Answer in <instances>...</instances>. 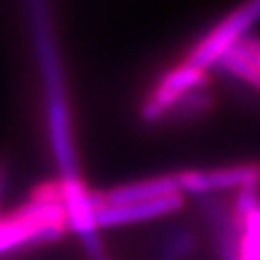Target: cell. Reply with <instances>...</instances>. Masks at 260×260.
<instances>
[{"label":"cell","instance_id":"6da1fadb","mask_svg":"<svg viewBox=\"0 0 260 260\" xmlns=\"http://www.w3.org/2000/svg\"><path fill=\"white\" fill-rule=\"evenodd\" d=\"M29 20H31L38 61H40L42 74H44L49 138L53 145L54 157L60 167V183H81L80 175H78V161L73 143L67 94H65L63 69H61V60L53 27V15H51L49 6L45 2H31L29 4Z\"/></svg>","mask_w":260,"mask_h":260},{"label":"cell","instance_id":"7a4b0ae2","mask_svg":"<svg viewBox=\"0 0 260 260\" xmlns=\"http://www.w3.org/2000/svg\"><path fill=\"white\" fill-rule=\"evenodd\" d=\"M67 222L63 204L49 203L32 193L29 203L0 219V253L53 242L65 233Z\"/></svg>","mask_w":260,"mask_h":260},{"label":"cell","instance_id":"3957f363","mask_svg":"<svg viewBox=\"0 0 260 260\" xmlns=\"http://www.w3.org/2000/svg\"><path fill=\"white\" fill-rule=\"evenodd\" d=\"M258 18H260V2H251V4H246L242 8L235 9L210 35H206L199 44L195 45L193 51L188 56L186 63L203 71H206V67L215 65L233 45L242 40L246 31Z\"/></svg>","mask_w":260,"mask_h":260},{"label":"cell","instance_id":"277c9868","mask_svg":"<svg viewBox=\"0 0 260 260\" xmlns=\"http://www.w3.org/2000/svg\"><path fill=\"white\" fill-rule=\"evenodd\" d=\"M208 74L206 71L197 69L193 65L184 63L177 69L170 71L167 76L159 81V87L152 98L143 107V119L146 123H155L165 116L170 114L175 103L195 89H206Z\"/></svg>","mask_w":260,"mask_h":260},{"label":"cell","instance_id":"5b68a950","mask_svg":"<svg viewBox=\"0 0 260 260\" xmlns=\"http://www.w3.org/2000/svg\"><path fill=\"white\" fill-rule=\"evenodd\" d=\"M179 191H188L193 195H208L215 190L228 188L258 186L260 165H239V167L217 168V170H188L175 174Z\"/></svg>","mask_w":260,"mask_h":260},{"label":"cell","instance_id":"8992f818","mask_svg":"<svg viewBox=\"0 0 260 260\" xmlns=\"http://www.w3.org/2000/svg\"><path fill=\"white\" fill-rule=\"evenodd\" d=\"M183 208V195L175 193L162 197V199L148 201V203L128 204V206H107L96 213L98 228L107 226H119V224L139 222V220H148L154 217H161L177 211Z\"/></svg>","mask_w":260,"mask_h":260},{"label":"cell","instance_id":"52a82bcc","mask_svg":"<svg viewBox=\"0 0 260 260\" xmlns=\"http://www.w3.org/2000/svg\"><path fill=\"white\" fill-rule=\"evenodd\" d=\"M175 193H181L175 175H167V177L146 179V181H138V183L118 186L110 190L109 193H105V197L107 206H128V204L162 199V197Z\"/></svg>","mask_w":260,"mask_h":260},{"label":"cell","instance_id":"ba28073f","mask_svg":"<svg viewBox=\"0 0 260 260\" xmlns=\"http://www.w3.org/2000/svg\"><path fill=\"white\" fill-rule=\"evenodd\" d=\"M220 71L233 76L240 78V80L248 81L253 87L260 89V71L255 63V56H253V47L249 37H244L239 44L233 45L222 58L215 63Z\"/></svg>","mask_w":260,"mask_h":260},{"label":"cell","instance_id":"9c48e42d","mask_svg":"<svg viewBox=\"0 0 260 260\" xmlns=\"http://www.w3.org/2000/svg\"><path fill=\"white\" fill-rule=\"evenodd\" d=\"M213 107V98L206 92V89H195L184 94L181 100L174 105L170 110V116L174 119H188L201 116V114L208 112Z\"/></svg>","mask_w":260,"mask_h":260},{"label":"cell","instance_id":"30bf717a","mask_svg":"<svg viewBox=\"0 0 260 260\" xmlns=\"http://www.w3.org/2000/svg\"><path fill=\"white\" fill-rule=\"evenodd\" d=\"M195 248V237L190 232H177L167 240L159 260H184Z\"/></svg>","mask_w":260,"mask_h":260},{"label":"cell","instance_id":"8fae6325","mask_svg":"<svg viewBox=\"0 0 260 260\" xmlns=\"http://www.w3.org/2000/svg\"><path fill=\"white\" fill-rule=\"evenodd\" d=\"M249 40H251V47H253V56H255V63H256V67H258V71H260V40H258V38H253V37H249Z\"/></svg>","mask_w":260,"mask_h":260},{"label":"cell","instance_id":"7c38bea8","mask_svg":"<svg viewBox=\"0 0 260 260\" xmlns=\"http://www.w3.org/2000/svg\"><path fill=\"white\" fill-rule=\"evenodd\" d=\"M96 260H107L105 256H100V258H96Z\"/></svg>","mask_w":260,"mask_h":260}]
</instances>
